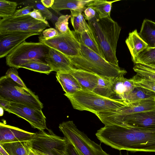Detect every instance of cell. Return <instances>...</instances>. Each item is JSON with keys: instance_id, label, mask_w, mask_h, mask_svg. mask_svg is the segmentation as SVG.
Masks as SVG:
<instances>
[{"instance_id": "obj_17", "label": "cell", "mask_w": 155, "mask_h": 155, "mask_svg": "<svg viewBox=\"0 0 155 155\" xmlns=\"http://www.w3.org/2000/svg\"><path fill=\"white\" fill-rule=\"evenodd\" d=\"M70 72L77 80L81 90L93 91L97 85L99 76L94 73L75 68Z\"/></svg>"}, {"instance_id": "obj_4", "label": "cell", "mask_w": 155, "mask_h": 155, "mask_svg": "<svg viewBox=\"0 0 155 155\" xmlns=\"http://www.w3.org/2000/svg\"><path fill=\"white\" fill-rule=\"evenodd\" d=\"M64 95L74 109L90 111L95 114L116 109L126 103L123 100L105 97L87 90H81L73 94L65 93Z\"/></svg>"}, {"instance_id": "obj_26", "label": "cell", "mask_w": 155, "mask_h": 155, "mask_svg": "<svg viewBox=\"0 0 155 155\" xmlns=\"http://www.w3.org/2000/svg\"><path fill=\"white\" fill-rule=\"evenodd\" d=\"M70 11L71 21L74 31L80 34L89 30L90 27L82 14L84 11L79 10H70Z\"/></svg>"}, {"instance_id": "obj_22", "label": "cell", "mask_w": 155, "mask_h": 155, "mask_svg": "<svg viewBox=\"0 0 155 155\" xmlns=\"http://www.w3.org/2000/svg\"><path fill=\"white\" fill-rule=\"evenodd\" d=\"M139 34L147 44L148 47H155V22L144 19Z\"/></svg>"}, {"instance_id": "obj_29", "label": "cell", "mask_w": 155, "mask_h": 155, "mask_svg": "<svg viewBox=\"0 0 155 155\" xmlns=\"http://www.w3.org/2000/svg\"><path fill=\"white\" fill-rule=\"evenodd\" d=\"M20 68H25L35 72L49 74L53 70L46 62L33 60L28 61L21 65Z\"/></svg>"}, {"instance_id": "obj_33", "label": "cell", "mask_w": 155, "mask_h": 155, "mask_svg": "<svg viewBox=\"0 0 155 155\" xmlns=\"http://www.w3.org/2000/svg\"><path fill=\"white\" fill-rule=\"evenodd\" d=\"M18 4L17 2L0 0V17L2 18L13 15Z\"/></svg>"}, {"instance_id": "obj_34", "label": "cell", "mask_w": 155, "mask_h": 155, "mask_svg": "<svg viewBox=\"0 0 155 155\" xmlns=\"http://www.w3.org/2000/svg\"><path fill=\"white\" fill-rule=\"evenodd\" d=\"M130 79L135 87H142L155 93V81L143 78L137 74Z\"/></svg>"}, {"instance_id": "obj_1", "label": "cell", "mask_w": 155, "mask_h": 155, "mask_svg": "<svg viewBox=\"0 0 155 155\" xmlns=\"http://www.w3.org/2000/svg\"><path fill=\"white\" fill-rule=\"evenodd\" d=\"M95 135L101 143L119 150L155 152V130L105 125Z\"/></svg>"}, {"instance_id": "obj_31", "label": "cell", "mask_w": 155, "mask_h": 155, "mask_svg": "<svg viewBox=\"0 0 155 155\" xmlns=\"http://www.w3.org/2000/svg\"><path fill=\"white\" fill-rule=\"evenodd\" d=\"M133 69L140 77L155 81V66L137 64H134Z\"/></svg>"}, {"instance_id": "obj_35", "label": "cell", "mask_w": 155, "mask_h": 155, "mask_svg": "<svg viewBox=\"0 0 155 155\" xmlns=\"http://www.w3.org/2000/svg\"><path fill=\"white\" fill-rule=\"evenodd\" d=\"M71 17L70 15H61L58 18L55 24V28L60 33H66L70 29L68 20Z\"/></svg>"}, {"instance_id": "obj_21", "label": "cell", "mask_w": 155, "mask_h": 155, "mask_svg": "<svg viewBox=\"0 0 155 155\" xmlns=\"http://www.w3.org/2000/svg\"><path fill=\"white\" fill-rule=\"evenodd\" d=\"M92 0H55L54 3L51 8L59 13L66 9L79 10L84 11L86 5Z\"/></svg>"}, {"instance_id": "obj_18", "label": "cell", "mask_w": 155, "mask_h": 155, "mask_svg": "<svg viewBox=\"0 0 155 155\" xmlns=\"http://www.w3.org/2000/svg\"><path fill=\"white\" fill-rule=\"evenodd\" d=\"M125 43L133 62L138 55L148 47L147 44L140 37L136 29L129 33Z\"/></svg>"}, {"instance_id": "obj_12", "label": "cell", "mask_w": 155, "mask_h": 155, "mask_svg": "<svg viewBox=\"0 0 155 155\" xmlns=\"http://www.w3.org/2000/svg\"><path fill=\"white\" fill-rule=\"evenodd\" d=\"M6 111L14 114L28 121L31 127L39 131L48 130L46 118L41 110L27 105L10 102V106Z\"/></svg>"}, {"instance_id": "obj_23", "label": "cell", "mask_w": 155, "mask_h": 155, "mask_svg": "<svg viewBox=\"0 0 155 155\" xmlns=\"http://www.w3.org/2000/svg\"><path fill=\"white\" fill-rule=\"evenodd\" d=\"M119 99L130 102L145 99L155 100V93L142 87H135L131 93L121 96Z\"/></svg>"}, {"instance_id": "obj_20", "label": "cell", "mask_w": 155, "mask_h": 155, "mask_svg": "<svg viewBox=\"0 0 155 155\" xmlns=\"http://www.w3.org/2000/svg\"><path fill=\"white\" fill-rule=\"evenodd\" d=\"M56 77L65 93L73 94L81 90L79 84L70 72L56 73Z\"/></svg>"}, {"instance_id": "obj_3", "label": "cell", "mask_w": 155, "mask_h": 155, "mask_svg": "<svg viewBox=\"0 0 155 155\" xmlns=\"http://www.w3.org/2000/svg\"><path fill=\"white\" fill-rule=\"evenodd\" d=\"M81 44L78 56L67 57L75 69L94 73L99 76L113 78L120 75H125L127 71L124 69L112 64L87 48L76 35Z\"/></svg>"}, {"instance_id": "obj_38", "label": "cell", "mask_w": 155, "mask_h": 155, "mask_svg": "<svg viewBox=\"0 0 155 155\" xmlns=\"http://www.w3.org/2000/svg\"><path fill=\"white\" fill-rule=\"evenodd\" d=\"M42 33V36L45 38H49L58 35L60 33L56 29L50 28L45 29Z\"/></svg>"}, {"instance_id": "obj_10", "label": "cell", "mask_w": 155, "mask_h": 155, "mask_svg": "<svg viewBox=\"0 0 155 155\" xmlns=\"http://www.w3.org/2000/svg\"><path fill=\"white\" fill-rule=\"evenodd\" d=\"M49 24L33 18L29 15L13 16L0 20V36L14 32L41 33Z\"/></svg>"}, {"instance_id": "obj_47", "label": "cell", "mask_w": 155, "mask_h": 155, "mask_svg": "<svg viewBox=\"0 0 155 155\" xmlns=\"http://www.w3.org/2000/svg\"><path fill=\"white\" fill-rule=\"evenodd\" d=\"M64 155H67V153H66V152H65V153Z\"/></svg>"}, {"instance_id": "obj_27", "label": "cell", "mask_w": 155, "mask_h": 155, "mask_svg": "<svg viewBox=\"0 0 155 155\" xmlns=\"http://www.w3.org/2000/svg\"><path fill=\"white\" fill-rule=\"evenodd\" d=\"M75 33L85 45L104 59L90 27L89 30L80 34Z\"/></svg>"}, {"instance_id": "obj_11", "label": "cell", "mask_w": 155, "mask_h": 155, "mask_svg": "<svg viewBox=\"0 0 155 155\" xmlns=\"http://www.w3.org/2000/svg\"><path fill=\"white\" fill-rule=\"evenodd\" d=\"M38 38L40 42L67 57H75L79 55L81 44L75 35L74 31L70 29L67 32L60 33L52 38H45L41 35L38 37Z\"/></svg>"}, {"instance_id": "obj_43", "label": "cell", "mask_w": 155, "mask_h": 155, "mask_svg": "<svg viewBox=\"0 0 155 155\" xmlns=\"http://www.w3.org/2000/svg\"><path fill=\"white\" fill-rule=\"evenodd\" d=\"M10 102L6 100L0 98V107L4 110L6 111L8 109L10 106Z\"/></svg>"}, {"instance_id": "obj_19", "label": "cell", "mask_w": 155, "mask_h": 155, "mask_svg": "<svg viewBox=\"0 0 155 155\" xmlns=\"http://www.w3.org/2000/svg\"><path fill=\"white\" fill-rule=\"evenodd\" d=\"M124 75H120L113 79L112 90L114 99H119L121 96L130 93L135 87L130 79L125 78Z\"/></svg>"}, {"instance_id": "obj_9", "label": "cell", "mask_w": 155, "mask_h": 155, "mask_svg": "<svg viewBox=\"0 0 155 155\" xmlns=\"http://www.w3.org/2000/svg\"><path fill=\"white\" fill-rule=\"evenodd\" d=\"M126 102L124 105L116 109L95 115L105 125H117L123 118L128 115L155 109V100Z\"/></svg>"}, {"instance_id": "obj_40", "label": "cell", "mask_w": 155, "mask_h": 155, "mask_svg": "<svg viewBox=\"0 0 155 155\" xmlns=\"http://www.w3.org/2000/svg\"><path fill=\"white\" fill-rule=\"evenodd\" d=\"M83 15L85 20L87 21L94 18L96 15L97 12L93 8L87 7L84 10Z\"/></svg>"}, {"instance_id": "obj_45", "label": "cell", "mask_w": 155, "mask_h": 155, "mask_svg": "<svg viewBox=\"0 0 155 155\" xmlns=\"http://www.w3.org/2000/svg\"><path fill=\"white\" fill-rule=\"evenodd\" d=\"M0 155H9L0 145Z\"/></svg>"}, {"instance_id": "obj_44", "label": "cell", "mask_w": 155, "mask_h": 155, "mask_svg": "<svg viewBox=\"0 0 155 155\" xmlns=\"http://www.w3.org/2000/svg\"><path fill=\"white\" fill-rule=\"evenodd\" d=\"M55 0H41L44 6L47 8H51L53 5Z\"/></svg>"}, {"instance_id": "obj_24", "label": "cell", "mask_w": 155, "mask_h": 155, "mask_svg": "<svg viewBox=\"0 0 155 155\" xmlns=\"http://www.w3.org/2000/svg\"><path fill=\"white\" fill-rule=\"evenodd\" d=\"M118 0L107 1L104 0H92L88 3L86 7L94 9L97 14L100 18L110 17V14L112 4Z\"/></svg>"}, {"instance_id": "obj_6", "label": "cell", "mask_w": 155, "mask_h": 155, "mask_svg": "<svg viewBox=\"0 0 155 155\" xmlns=\"http://www.w3.org/2000/svg\"><path fill=\"white\" fill-rule=\"evenodd\" d=\"M58 127L68 143L73 144L80 155H110L103 150L100 144L80 130L73 121L62 122Z\"/></svg>"}, {"instance_id": "obj_13", "label": "cell", "mask_w": 155, "mask_h": 155, "mask_svg": "<svg viewBox=\"0 0 155 155\" xmlns=\"http://www.w3.org/2000/svg\"><path fill=\"white\" fill-rule=\"evenodd\" d=\"M117 125L155 130V109L128 115L124 117Z\"/></svg>"}, {"instance_id": "obj_25", "label": "cell", "mask_w": 155, "mask_h": 155, "mask_svg": "<svg viewBox=\"0 0 155 155\" xmlns=\"http://www.w3.org/2000/svg\"><path fill=\"white\" fill-rule=\"evenodd\" d=\"M113 78L99 76L97 85L93 91L102 97L113 99Z\"/></svg>"}, {"instance_id": "obj_42", "label": "cell", "mask_w": 155, "mask_h": 155, "mask_svg": "<svg viewBox=\"0 0 155 155\" xmlns=\"http://www.w3.org/2000/svg\"><path fill=\"white\" fill-rule=\"evenodd\" d=\"M26 147L28 155H46L31 147L27 142H26Z\"/></svg>"}, {"instance_id": "obj_30", "label": "cell", "mask_w": 155, "mask_h": 155, "mask_svg": "<svg viewBox=\"0 0 155 155\" xmlns=\"http://www.w3.org/2000/svg\"><path fill=\"white\" fill-rule=\"evenodd\" d=\"M26 142H14L0 145L9 155H28Z\"/></svg>"}, {"instance_id": "obj_39", "label": "cell", "mask_w": 155, "mask_h": 155, "mask_svg": "<svg viewBox=\"0 0 155 155\" xmlns=\"http://www.w3.org/2000/svg\"><path fill=\"white\" fill-rule=\"evenodd\" d=\"M28 15H29L33 18L37 20L43 22L47 24L49 23L43 17L40 11L38 10L33 9V10L28 14Z\"/></svg>"}, {"instance_id": "obj_32", "label": "cell", "mask_w": 155, "mask_h": 155, "mask_svg": "<svg viewBox=\"0 0 155 155\" xmlns=\"http://www.w3.org/2000/svg\"><path fill=\"white\" fill-rule=\"evenodd\" d=\"M19 4L23 5L25 6H33V9L40 11L46 20H51L53 18L52 12L44 6L41 0H26L21 2Z\"/></svg>"}, {"instance_id": "obj_46", "label": "cell", "mask_w": 155, "mask_h": 155, "mask_svg": "<svg viewBox=\"0 0 155 155\" xmlns=\"http://www.w3.org/2000/svg\"><path fill=\"white\" fill-rule=\"evenodd\" d=\"M120 155H129V154H128V152H127L126 153L123 155L121 153V152L120 151Z\"/></svg>"}, {"instance_id": "obj_28", "label": "cell", "mask_w": 155, "mask_h": 155, "mask_svg": "<svg viewBox=\"0 0 155 155\" xmlns=\"http://www.w3.org/2000/svg\"><path fill=\"white\" fill-rule=\"evenodd\" d=\"M133 62L155 66V47H147L138 55Z\"/></svg>"}, {"instance_id": "obj_5", "label": "cell", "mask_w": 155, "mask_h": 155, "mask_svg": "<svg viewBox=\"0 0 155 155\" xmlns=\"http://www.w3.org/2000/svg\"><path fill=\"white\" fill-rule=\"evenodd\" d=\"M0 98L40 110L43 108L38 96L5 75L0 78Z\"/></svg>"}, {"instance_id": "obj_7", "label": "cell", "mask_w": 155, "mask_h": 155, "mask_svg": "<svg viewBox=\"0 0 155 155\" xmlns=\"http://www.w3.org/2000/svg\"><path fill=\"white\" fill-rule=\"evenodd\" d=\"M50 48L40 42L24 41L6 57L7 65L16 69L28 61L35 60L45 61Z\"/></svg>"}, {"instance_id": "obj_41", "label": "cell", "mask_w": 155, "mask_h": 155, "mask_svg": "<svg viewBox=\"0 0 155 155\" xmlns=\"http://www.w3.org/2000/svg\"><path fill=\"white\" fill-rule=\"evenodd\" d=\"M66 152L67 155H80L74 145L68 143L67 146Z\"/></svg>"}, {"instance_id": "obj_36", "label": "cell", "mask_w": 155, "mask_h": 155, "mask_svg": "<svg viewBox=\"0 0 155 155\" xmlns=\"http://www.w3.org/2000/svg\"><path fill=\"white\" fill-rule=\"evenodd\" d=\"M5 75L11 78L22 87L26 88H28L24 82L19 76L18 72L16 68L11 67L7 70Z\"/></svg>"}, {"instance_id": "obj_16", "label": "cell", "mask_w": 155, "mask_h": 155, "mask_svg": "<svg viewBox=\"0 0 155 155\" xmlns=\"http://www.w3.org/2000/svg\"><path fill=\"white\" fill-rule=\"evenodd\" d=\"M45 61L51 68L53 71L70 72L74 68L69 58L61 52L50 48Z\"/></svg>"}, {"instance_id": "obj_37", "label": "cell", "mask_w": 155, "mask_h": 155, "mask_svg": "<svg viewBox=\"0 0 155 155\" xmlns=\"http://www.w3.org/2000/svg\"><path fill=\"white\" fill-rule=\"evenodd\" d=\"M32 9H33V6H25L20 9L16 10L13 16L17 17L28 15L31 12Z\"/></svg>"}, {"instance_id": "obj_15", "label": "cell", "mask_w": 155, "mask_h": 155, "mask_svg": "<svg viewBox=\"0 0 155 155\" xmlns=\"http://www.w3.org/2000/svg\"><path fill=\"white\" fill-rule=\"evenodd\" d=\"M34 133L0 123V144L17 142H28Z\"/></svg>"}, {"instance_id": "obj_14", "label": "cell", "mask_w": 155, "mask_h": 155, "mask_svg": "<svg viewBox=\"0 0 155 155\" xmlns=\"http://www.w3.org/2000/svg\"><path fill=\"white\" fill-rule=\"evenodd\" d=\"M41 34L38 32H14L0 36V58L6 57L28 38Z\"/></svg>"}, {"instance_id": "obj_8", "label": "cell", "mask_w": 155, "mask_h": 155, "mask_svg": "<svg viewBox=\"0 0 155 155\" xmlns=\"http://www.w3.org/2000/svg\"><path fill=\"white\" fill-rule=\"evenodd\" d=\"M34 133L28 141L33 149L46 155H64L68 142L64 137L55 134L50 129Z\"/></svg>"}, {"instance_id": "obj_2", "label": "cell", "mask_w": 155, "mask_h": 155, "mask_svg": "<svg viewBox=\"0 0 155 155\" xmlns=\"http://www.w3.org/2000/svg\"><path fill=\"white\" fill-rule=\"evenodd\" d=\"M87 22L104 59L119 66L116 52L121 27L110 17L100 18L97 13Z\"/></svg>"}]
</instances>
